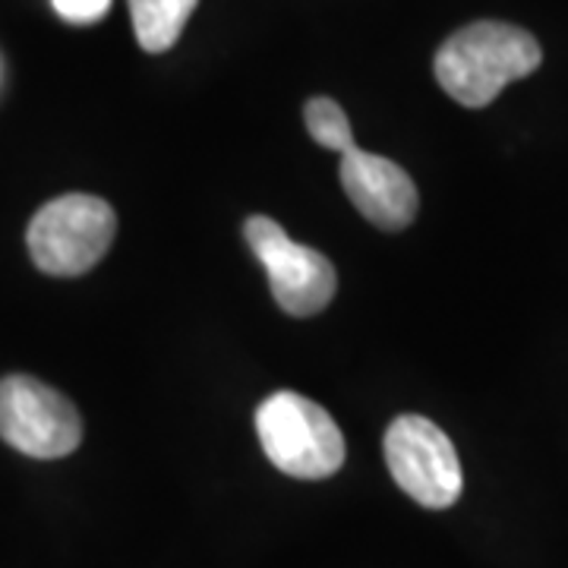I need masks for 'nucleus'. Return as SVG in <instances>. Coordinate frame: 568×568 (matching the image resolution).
Masks as SVG:
<instances>
[{
    "label": "nucleus",
    "mask_w": 568,
    "mask_h": 568,
    "mask_svg": "<svg viewBox=\"0 0 568 568\" xmlns=\"http://www.w3.org/2000/svg\"><path fill=\"white\" fill-rule=\"evenodd\" d=\"M200 0H130V20L142 51L164 54L181 39Z\"/></svg>",
    "instance_id": "8"
},
{
    "label": "nucleus",
    "mask_w": 568,
    "mask_h": 568,
    "mask_svg": "<svg viewBox=\"0 0 568 568\" xmlns=\"http://www.w3.org/2000/svg\"><path fill=\"white\" fill-rule=\"evenodd\" d=\"M338 155V181L366 222L383 231H405L417 219L420 193L402 164L366 152L357 142H347Z\"/></svg>",
    "instance_id": "7"
},
{
    "label": "nucleus",
    "mask_w": 568,
    "mask_h": 568,
    "mask_svg": "<svg viewBox=\"0 0 568 568\" xmlns=\"http://www.w3.org/2000/svg\"><path fill=\"white\" fill-rule=\"evenodd\" d=\"M0 439L29 458H63L82 443V417L58 388L32 376L0 379Z\"/></svg>",
    "instance_id": "5"
},
{
    "label": "nucleus",
    "mask_w": 568,
    "mask_h": 568,
    "mask_svg": "<svg viewBox=\"0 0 568 568\" xmlns=\"http://www.w3.org/2000/svg\"><path fill=\"white\" fill-rule=\"evenodd\" d=\"M304 121L310 136L332 149V152H342L347 142H354V133H351V121H347L345 108L325 95H316L310 99L304 108Z\"/></svg>",
    "instance_id": "9"
},
{
    "label": "nucleus",
    "mask_w": 568,
    "mask_h": 568,
    "mask_svg": "<svg viewBox=\"0 0 568 568\" xmlns=\"http://www.w3.org/2000/svg\"><path fill=\"white\" fill-rule=\"evenodd\" d=\"M118 215L102 196L67 193L58 196L29 222V256L41 272L73 278L102 263V256L114 244Z\"/></svg>",
    "instance_id": "3"
},
{
    "label": "nucleus",
    "mask_w": 568,
    "mask_h": 568,
    "mask_svg": "<svg viewBox=\"0 0 568 568\" xmlns=\"http://www.w3.org/2000/svg\"><path fill=\"white\" fill-rule=\"evenodd\" d=\"M58 17L73 26H89V22H99L108 13L111 0H51Z\"/></svg>",
    "instance_id": "10"
},
{
    "label": "nucleus",
    "mask_w": 568,
    "mask_h": 568,
    "mask_svg": "<svg viewBox=\"0 0 568 568\" xmlns=\"http://www.w3.org/2000/svg\"><path fill=\"white\" fill-rule=\"evenodd\" d=\"M246 244L263 263L275 304L287 316H316L332 304L338 291L335 265L320 250L301 246L284 234V227L265 215H253L244 224Z\"/></svg>",
    "instance_id": "6"
},
{
    "label": "nucleus",
    "mask_w": 568,
    "mask_h": 568,
    "mask_svg": "<svg viewBox=\"0 0 568 568\" xmlns=\"http://www.w3.org/2000/svg\"><path fill=\"white\" fill-rule=\"evenodd\" d=\"M544 63V51L528 29L480 20L458 29L436 51V80L465 108H487L508 82L525 80Z\"/></svg>",
    "instance_id": "1"
},
{
    "label": "nucleus",
    "mask_w": 568,
    "mask_h": 568,
    "mask_svg": "<svg viewBox=\"0 0 568 568\" xmlns=\"http://www.w3.org/2000/svg\"><path fill=\"white\" fill-rule=\"evenodd\" d=\"M256 433L265 458L287 477L325 480L345 465V436L323 405L301 392H275L256 407Z\"/></svg>",
    "instance_id": "2"
},
{
    "label": "nucleus",
    "mask_w": 568,
    "mask_h": 568,
    "mask_svg": "<svg viewBox=\"0 0 568 568\" xmlns=\"http://www.w3.org/2000/svg\"><path fill=\"white\" fill-rule=\"evenodd\" d=\"M386 465L395 484L424 508H452L465 489L458 452L446 433L420 414H402L386 429Z\"/></svg>",
    "instance_id": "4"
}]
</instances>
